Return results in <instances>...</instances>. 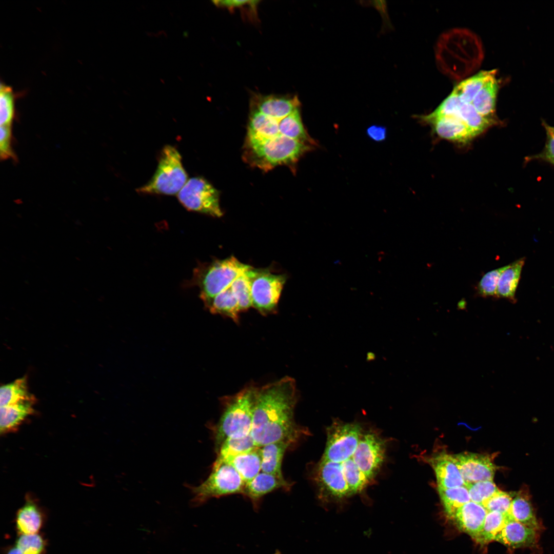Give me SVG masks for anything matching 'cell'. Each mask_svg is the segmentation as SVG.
Returning a JSON list of instances; mask_svg holds the SVG:
<instances>
[{
    "instance_id": "9a60e30c",
    "label": "cell",
    "mask_w": 554,
    "mask_h": 554,
    "mask_svg": "<svg viewBox=\"0 0 554 554\" xmlns=\"http://www.w3.org/2000/svg\"><path fill=\"white\" fill-rule=\"evenodd\" d=\"M538 530L518 521L509 520L494 541L512 549L533 548L538 542Z\"/></svg>"
},
{
    "instance_id": "ffe728a7",
    "label": "cell",
    "mask_w": 554,
    "mask_h": 554,
    "mask_svg": "<svg viewBox=\"0 0 554 554\" xmlns=\"http://www.w3.org/2000/svg\"><path fill=\"white\" fill-rule=\"evenodd\" d=\"M291 486V483L285 479L261 471L250 482L245 484L242 494L256 501L274 490L288 489Z\"/></svg>"
},
{
    "instance_id": "603a6c76",
    "label": "cell",
    "mask_w": 554,
    "mask_h": 554,
    "mask_svg": "<svg viewBox=\"0 0 554 554\" xmlns=\"http://www.w3.org/2000/svg\"><path fill=\"white\" fill-rule=\"evenodd\" d=\"M499 86L496 73L485 83L471 103L482 116L495 121H497L495 113Z\"/></svg>"
},
{
    "instance_id": "8fae6325",
    "label": "cell",
    "mask_w": 554,
    "mask_h": 554,
    "mask_svg": "<svg viewBox=\"0 0 554 554\" xmlns=\"http://www.w3.org/2000/svg\"><path fill=\"white\" fill-rule=\"evenodd\" d=\"M429 117L449 116L457 117L465 124L477 135L486 130L497 121L486 118L479 114L473 105L462 102L451 93Z\"/></svg>"
},
{
    "instance_id": "cb8c5ba5",
    "label": "cell",
    "mask_w": 554,
    "mask_h": 554,
    "mask_svg": "<svg viewBox=\"0 0 554 554\" xmlns=\"http://www.w3.org/2000/svg\"><path fill=\"white\" fill-rule=\"evenodd\" d=\"M34 398L1 407L0 430L6 432L18 426L33 411Z\"/></svg>"
},
{
    "instance_id": "d6986e66",
    "label": "cell",
    "mask_w": 554,
    "mask_h": 554,
    "mask_svg": "<svg viewBox=\"0 0 554 554\" xmlns=\"http://www.w3.org/2000/svg\"><path fill=\"white\" fill-rule=\"evenodd\" d=\"M510 520L539 530L540 523L536 517L528 488L522 487L514 496L508 514Z\"/></svg>"
},
{
    "instance_id": "74e56055",
    "label": "cell",
    "mask_w": 554,
    "mask_h": 554,
    "mask_svg": "<svg viewBox=\"0 0 554 554\" xmlns=\"http://www.w3.org/2000/svg\"><path fill=\"white\" fill-rule=\"evenodd\" d=\"M507 266L488 271L482 277L477 286L478 293L480 296H496L500 276Z\"/></svg>"
},
{
    "instance_id": "44dd1931",
    "label": "cell",
    "mask_w": 554,
    "mask_h": 554,
    "mask_svg": "<svg viewBox=\"0 0 554 554\" xmlns=\"http://www.w3.org/2000/svg\"><path fill=\"white\" fill-rule=\"evenodd\" d=\"M294 443L290 440H284L261 447V471L284 479L282 471L283 457L286 451Z\"/></svg>"
},
{
    "instance_id": "e575fe53",
    "label": "cell",
    "mask_w": 554,
    "mask_h": 554,
    "mask_svg": "<svg viewBox=\"0 0 554 554\" xmlns=\"http://www.w3.org/2000/svg\"><path fill=\"white\" fill-rule=\"evenodd\" d=\"M247 270L238 276L230 285L238 302L241 312L245 311L252 307L250 283Z\"/></svg>"
},
{
    "instance_id": "3957f363",
    "label": "cell",
    "mask_w": 554,
    "mask_h": 554,
    "mask_svg": "<svg viewBox=\"0 0 554 554\" xmlns=\"http://www.w3.org/2000/svg\"><path fill=\"white\" fill-rule=\"evenodd\" d=\"M257 389L249 386L223 399L222 414L212 429L216 452L226 439L242 438L251 433Z\"/></svg>"
},
{
    "instance_id": "e0dca14e",
    "label": "cell",
    "mask_w": 554,
    "mask_h": 554,
    "mask_svg": "<svg viewBox=\"0 0 554 554\" xmlns=\"http://www.w3.org/2000/svg\"><path fill=\"white\" fill-rule=\"evenodd\" d=\"M487 512L482 504L470 501L459 508L452 519L461 530L473 539L481 531Z\"/></svg>"
},
{
    "instance_id": "60d3db41",
    "label": "cell",
    "mask_w": 554,
    "mask_h": 554,
    "mask_svg": "<svg viewBox=\"0 0 554 554\" xmlns=\"http://www.w3.org/2000/svg\"><path fill=\"white\" fill-rule=\"evenodd\" d=\"M12 126H1L0 156L1 160L15 159L12 148Z\"/></svg>"
},
{
    "instance_id": "ba28073f",
    "label": "cell",
    "mask_w": 554,
    "mask_h": 554,
    "mask_svg": "<svg viewBox=\"0 0 554 554\" xmlns=\"http://www.w3.org/2000/svg\"><path fill=\"white\" fill-rule=\"evenodd\" d=\"M180 202L189 210L221 217L218 190L203 177H193L187 181L177 194Z\"/></svg>"
},
{
    "instance_id": "8992f818",
    "label": "cell",
    "mask_w": 554,
    "mask_h": 554,
    "mask_svg": "<svg viewBox=\"0 0 554 554\" xmlns=\"http://www.w3.org/2000/svg\"><path fill=\"white\" fill-rule=\"evenodd\" d=\"M250 283L252 306L264 315L274 312L287 276L270 270L255 269L247 270Z\"/></svg>"
},
{
    "instance_id": "484cf974",
    "label": "cell",
    "mask_w": 554,
    "mask_h": 554,
    "mask_svg": "<svg viewBox=\"0 0 554 554\" xmlns=\"http://www.w3.org/2000/svg\"><path fill=\"white\" fill-rule=\"evenodd\" d=\"M43 522L42 513L36 504L27 501L17 512L16 526L20 535L37 533Z\"/></svg>"
},
{
    "instance_id": "4fadbf2b",
    "label": "cell",
    "mask_w": 554,
    "mask_h": 554,
    "mask_svg": "<svg viewBox=\"0 0 554 554\" xmlns=\"http://www.w3.org/2000/svg\"><path fill=\"white\" fill-rule=\"evenodd\" d=\"M466 484L493 481L496 466L484 454L464 452L450 455Z\"/></svg>"
},
{
    "instance_id": "4316f807",
    "label": "cell",
    "mask_w": 554,
    "mask_h": 554,
    "mask_svg": "<svg viewBox=\"0 0 554 554\" xmlns=\"http://www.w3.org/2000/svg\"><path fill=\"white\" fill-rule=\"evenodd\" d=\"M496 70L481 71L458 84L452 93L463 102L471 104L485 83L494 74Z\"/></svg>"
},
{
    "instance_id": "83f0119b",
    "label": "cell",
    "mask_w": 554,
    "mask_h": 554,
    "mask_svg": "<svg viewBox=\"0 0 554 554\" xmlns=\"http://www.w3.org/2000/svg\"><path fill=\"white\" fill-rule=\"evenodd\" d=\"M206 307L213 314L228 316L235 322L239 321L241 311L230 286L215 296Z\"/></svg>"
},
{
    "instance_id": "52a82bcc",
    "label": "cell",
    "mask_w": 554,
    "mask_h": 554,
    "mask_svg": "<svg viewBox=\"0 0 554 554\" xmlns=\"http://www.w3.org/2000/svg\"><path fill=\"white\" fill-rule=\"evenodd\" d=\"M245 485L232 465L224 461H215L208 477L199 485L190 489L194 501L201 503L211 498L242 493Z\"/></svg>"
},
{
    "instance_id": "7bdbcfd3",
    "label": "cell",
    "mask_w": 554,
    "mask_h": 554,
    "mask_svg": "<svg viewBox=\"0 0 554 554\" xmlns=\"http://www.w3.org/2000/svg\"><path fill=\"white\" fill-rule=\"evenodd\" d=\"M6 554H22V553L19 550V549L17 548L15 546L14 547L10 548Z\"/></svg>"
},
{
    "instance_id": "30bf717a",
    "label": "cell",
    "mask_w": 554,
    "mask_h": 554,
    "mask_svg": "<svg viewBox=\"0 0 554 554\" xmlns=\"http://www.w3.org/2000/svg\"><path fill=\"white\" fill-rule=\"evenodd\" d=\"M313 476L323 501H340L351 496L341 463L321 459Z\"/></svg>"
},
{
    "instance_id": "d4e9b609",
    "label": "cell",
    "mask_w": 554,
    "mask_h": 554,
    "mask_svg": "<svg viewBox=\"0 0 554 554\" xmlns=\"http://www.w3.org/2000/svg\"><path fill=\"white\" fill-rule=\"evenodd\" d=\"M524 263L525 259L521 258L508 265L500 276L496 297L516 301L515 293Z\"/></svg>"
},
{
    "instance_id": "7c38bea8",
    "label": "cell",
    "mask_w": 554,
    "mask_h": 554,
    "mask_svg": "<svg viewBox=\"0 0 554 554\" xmlns=\"http://www.w3.org/2000/svg\"><path fill=\"white\" fill-rule=\"evenodd\" d=\"M384 441L373 432L362 434L352 458L365 476L370 481L374 477L385 459Z\"/></svg>"
},
{
    "instance_id": "f1b7e54d",
    "label": "cell",
    "mask_w": 554,
    "mask_h": 554,
    "mask_svg": "<svg viewBox=\"0 0 554 554\" xmlns=\"http://www.w3.org/2000/svg\"><path fill=\"white\" fill-rule=\"evenodd\" d=\"M509 520L507 515L494 511H488L481 531L473 539L481 545L494 541L497 535Z\"/></svg>"
},
{
    "instance_id": "5bb4252c",
    "label": "cell",
    "mask_w": 554,
    "mask_h": 554,
    "mask_svg": "<svg viewBox=\"0 0 554 554\" xmlns=\"http://www.w3.org/2000/svg\"><path fill=\"white\" fill-rule=\"evenodd\" d=\"M421 119L430 124L438 135L447 140L466 144L476 136L465 124L457 117L424 115L421 116Z\"/></svg>"
},
{
    "instance_id": "7402d4cb",
    "label": "cell",
    "mask_w": 554,
    "mask_h": 554,
    "mask_svg": "<svg viewBox=\"0 0 554 554\" xmlns=\"http://www.w3.org/2000/svg\"><path fill=\"white\" fill-rule=\"evenodd\" d=\"M232 465L245 483L253 479L261 471L262 456L260 447L247 452L229 457L222 461Z\"/></svg>"
},
{
    "instance_id": "f546056e",
    "label": "cell",
    "mask_w": 554,
    "mask_h": 554,
    "mask_svg": "<svg viewBox=\"0 0 554 554\" xmlns=\"http://www.w3.org/2000/svg\"><path fill=\"white\" fill-rule=\"evenodd\" d=\"M438 491L445 511L451 519L459 508L470 501L465 486L450 488L438 487Z\"/></svg>"
},
{
    "instance_id": "2e32d148",
    "label": "cell",
    "mask_w": 554,
    "mask_h": 554,
    "mask_svg": "<svg viewBox=\"0 0 554 554\" xmlns=\"http://www.w3.org/2000/svg\"><path fill=\"white\" fill-rule=\"evenodd\" d=\"M250 108L269 115L284 117L300 108V102L296 96L256 95L252 99Z\"/></svg>"
},
{
    "instance_id": "ac0fdd59",
    "label": "cell",
    "mask_w": 554,
    "mask_h": 554,
    "mask_svg": "<svg viewBox=\"0 0 554 554\" xmlns=\"http://www.w3.org/2000/svg\"><path fill=\"white\" fill-rule=\"evenodd\" d=\"M434 470L438 487L450 488L465 486V483L450 455L441 453L429 459Z\"/></svg>"
},
{
    "instance_id": "836d02e7",
    "label": "cell",
    "mask_w": 554,
    "mask_h": 554,
    "mask_svg": "<svg viewBox=\"0 0 554 554\" xmlns=\"http://www.w3.org/2000/svg\"><path fill=\"white\" fill-rule=\"evenodd\" d=\"M15 98L12 88L2 83L0 86L1 126H12L15 116Z\"/></svg>"
},
{
    "instance_id": "9c48e42d",
    "label": "cell",
    "mask_w": 554,
    "mask_h": 554,
    "mask_svg": "<svg viewBox=\"0 0 554 554\" xmlns=\"http://www.w3.org/2000/svg\"><path fill=\"white\" fill-rule=\"evenodd\" d=\"M327 439L321 459L342 463L352 457L362 435L358 424L335 421L328 427Z\"/></svg>"
},
{
    "instance_id": "f35d334b",
    "label": "cell",
    "mask_w": 554,
    "mask_h": 554,
    "mask_svg": "<svg viewBox=\"0 0 554 554\" xmlns=\"http://www.w3.org/2000/svg\"><path fill=\"white\" fill-rule=\"evenodd\" d=\"M513 498V495L499 490L482 505L487 511H498L508 515Z\"/></svg>"
},
{
    "instance_id": "5b68a950",
    "label": "cell",
    "mask_w": 554,
    "mask_h": 554,
    "mask_svg": "<svg viewBox=\"0 0 554 554\" xmlns=\"http://www.w3.org/2000/svg\"><path fill=\"white\" fill-rule=\"evenodd\" d=\"M251 267L231 256L215 260L198 268L195 274L196 281L200 289V297L205 306Z\"/></svg>"
},
{
    "instance_id": "1f68e13d",
    "label": "cell",
    "mask_w": 554,
    "mask_h": 554,
    "mask_svg": "<svg viewBox=\"0 0 554 554\" xmlns=\"http://www.w3.org/2000/svg\"><path fill=\"white\" fill-rule=\"evenodd\" d=\"M257 447L251 433L242 438H229L220 446L216 460L222 461L229 457L249 452Z\"/></svg>"
},
{
    "instance_id": "6da1fadb",
    "label": "cell",
    "mask_w": 554,
    "mask_h": 554,
    "mask_svg": "<svg viewBox=\"0 0 554 554\" xmlns=\"http://www.w3.org/2000/svg\"><path fill=\"white\" fill-rule=\"evenodd\" d=\"M315 144L304 126L300 108L284 117L250 108L243 157L252 167L265 171L292 167Z\"/></svg>"
},
{
    "instance_id": "7a4b0ae2",
    "label": "cell",
    "mask_w": 554,
    "mask_h": 554,
    "mask_svg": "<svg viewBox=\"0 0 554 554\" xmlns=\"http://www.w3.org/2000/svg\"><path fill=\"white\" fill-rule=\"evenodd\" d=\"M297 401L296 383L289 377L258 388L251 431L257 447L284 440L295 443L304 434L294 420Z\"/></svg>"
},
{
    "instance_id": "4dcf8cb0",
    "label": "cell",
    "mask_w": 554,
    "mask_h": 554,
    "mask_svg": "<svg viewBox=\"0 0 554 554\" xmlns=\"http://www.w3.org/2000/svg\"><path fill=\"white\" fill-rule=\"evenodd\" d=\"M33 398L29 393L27 380L23 377L3 385L0 389V405L6 406Z\"/></svg>"
},
{
    "instance_id": "8d00e7d4",
    "label": "cell",
    "mask_w": 554,
    "mask_h": 554,
    "mask_svg": "<svg viewBox=\"0 0 554 554\" xmlns=\"http://www.w3.org/2000/svg\"><path fill=\"white\" fill-rule=\"evenodd\" d=\"M15 546L22 554H41L45 549V543L38 533L20 535L16 541Z\"/></svg>"
},
{
    "instance_id": "277c9868",
    "label": "cell",
    "mask_w": 554,
    "mask_h": 554,
    "mask_svg": "<svg viewBox=\"0 0 554 554\" xmlns=\"http://www.w3.org/2000/svg\"><path fill=\"white\" fill-rule=\"evenodd\" d=\"M187 177L180 153L173 146L167 145L161 152L154 174L137 191L148 194H178L187 182Z\"/></svg>"
},
{
    "instance_id": "d590c367",
    "label": "cell",
    "mask_w": 554,
    "mask_h": 554,
    "mask_svg": "<svg viewBox=\"0 0 554 554\" xmlns=\"http://www.w3.org/2000/svg\"><path fill=\"white\" fill-rule=\"evenodd\" d=\"M471 501L482 504L499 489L493 481H479L465 484Z\"/></svg>"
},
{
    "instance_id": "ab89813d",
    "label": "cell",
    "mask_w": 554,
    "mask_h": 554,
    "mask_svg": "<svg viewBox=\"0 0 554 554\" xmlns=\"http://www.w3.org/2000/svg\"><path fill=\"white\" fill-rule=\"evenodd\" d=\"M542 125L546 133L545 146L542 152L530 156V160H541L554 165V126H550L544 122Z\"/></svg>"
},
{
    "instance_id": "d6a6232c",
    "label": "cell",
    "mask_w": 554,
    "mask_h": 554,
    "mask_svg": "<svg viewBox=\"0 0 554 554\" xmlns=\"http://www.w3.org/2000/svg\"><path fill=\"white\" fill-rule=\"evenodd\" d=\"M341 463L351 495L364 489L370 481L358 468L352 457Z\"/></svg>"
},
{
    "instance_id": "b9f144b4",
    "label": "cell",
    "mask_w": 554,
    "mask_h": 554,
    "mask_svg": "<svg viewBox=\"0 0 554 554\" xmlns=\"http://www.w3.org/2000/svg\"><path fill=\"white\" fill-rule=\"evenodd\" d=\"M370 138L376 142H381L385 140L387 131L385 127L379 125H372L369 127L366 131Z\"/></svg>"
}]
</instances>
